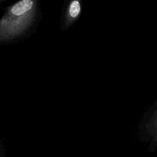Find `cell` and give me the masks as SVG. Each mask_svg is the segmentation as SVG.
Wrapping results in <instances>:
<instances>
[{"label":"cell","instance_id":"cell-1","mask_svg":"<svg viewBox=\"0 0 157 157\" xmlns=\"http://www.w3.org/2000/svg\"><path fill=\"white\" fill-rule=\"evenodd\" d=\"M36 11L35 0H21L10 6L0 19V41L23 34L34 21Z\"/></svg>","mask_w":157,"mask_h":157},{"label":"cell","instance_id":"cell-2","mask_svg":"<svg viewBox=\"0 0 157 157\" xmlns=\"http://www.w3.org/2000/svg\"><path fill=\"white\" fill-rule=\"evenodd\" d=\"M82 11V5L78 0H73L67 7L64 16V26L68 28L79 17Z\"/></svg>","mask_w":157,"mask_h":157}]
</instances>
